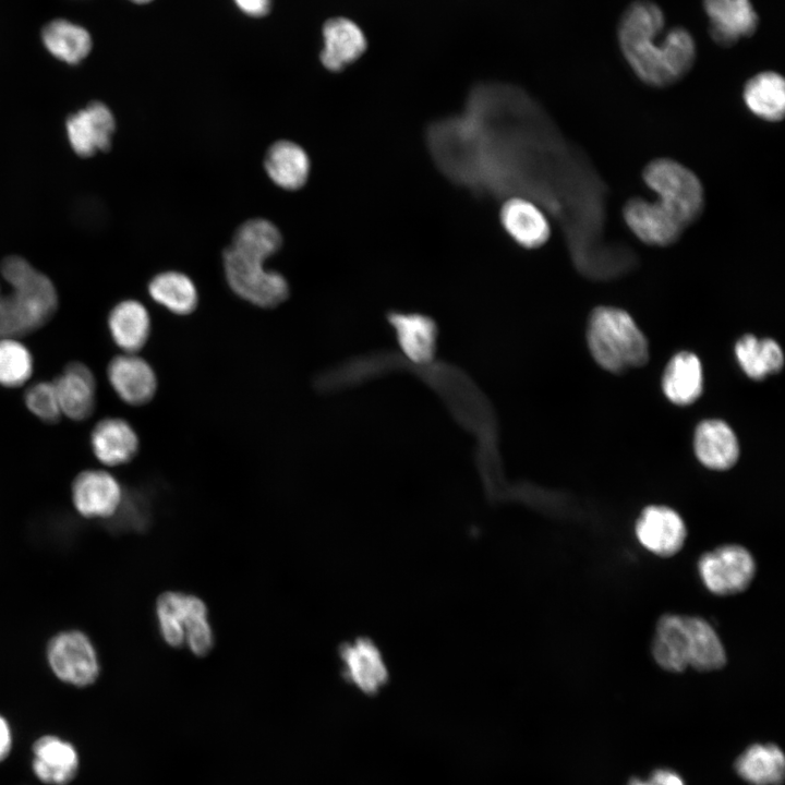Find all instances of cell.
<instances>
[{"label": "cell", "mask_w": 785, "mask_h": 785, "mask_svg": "<svg viewBox=\"0 0 785 785\" xmlns=\"http://www.w3.org/2000/svg\"><path fill=\"white\" fill-rule=\"evenodd\" d=\"M665 25L661 8L649 0L632 2L618 25L623 55L635 74L647 85L666 87L681 80L696 60V43L684 27L676 26L659 39Z\"/></svg>", "instance_id": "6da1fadb"}, {"label": "cell", "mask_w": 785, "mask_h": 785, "mask_svg": "<svg viewBox=\"0 0 785 785\" xmlns=\"http://www.w3.org/2000/svg\"><path fill=\"white\" fill-rule=\"evenodd\" d=\"M13 736L9 721L0 714V762L5 760L12 749Z\"/></svg>", "instance_id": "74e56055"}, {"label": "cell", "mask_w": 785, "mask_h": 785, "mask_svg": "<svg viewBox=\"0 0 785 785\" xmlns=\"http://www.w3.org/2000/svg\"><path fill=\"white\" fill-rule=\"evenodd\" d=\"M147 291L154 302L177 315H189L198 305V291L193 279L181 270L157 273Z\"/></svg>", "instance_id": "d4e9b609"}, {"label": "cell", "mask_w": 785, "mask_h": 785, "mask_svg": "<svg viewBox=\"0 0 785 785\" xmlns=\"http://www.w3.org/2000/svg\"><path fill=\"white\" fill-rule=\"evenodd\" d=\"M282 246L283 234L270 219L251 217L241 221L221 252L222 271L230 290L262 309L285 302L290 292L287 278L266 267V262Z\"/></svg>", "instance_id": "7a4b0ae2"}, {"label": "cell", "mask_w": 785, "mask_h": 785, "mask_svg": "<svg viewBox=\"0 0 785 785\" xmlns=\"http://www.w3.org/2000/svg\"><path fill=\"white\" fill-rule=\"evenodd\" d=\"M65 131L73 152L81 157H92L110 149L116 119L107 105L92 101L68 117Z\"/></svg>", "instance_id": "9c48e42d"}, {"label": "cell", "mask_w": 785, "mask_h": 785, "mask_svg": "<svg viewBox=\"0 0 785 785\" xmlns=\"http://www.w3.org/2000/svg\"><path fill=\"white\" fill-rule=\"evenodd\" d=\"M90 445L101 463L116 467L130 462L136 456L140 442L134 428L126 421L106 418L93 428Z\"/></svg>", "instance_id": "44dd1931"}, {"label": "cell", "mask_w": 785, "mask_h": 785, "mask_svg": "<svg viewBox=\"0 0 785 785\" xmlns=\"http://www.w3.org/2000/svg\"><path fill=\"white\" fill-rule=\"evenodd\" d=\"M736 773L751 785H782L785 757L774 744H753L735 761Z\"/></svg>", "instance_id": "484cf974"}, {"label": "cell", "mask_w": 785, "mask_h": 785, "mask_svg": "<svg viewBox=\"0 0 785 785\" xmlns=\"http://www.w3.org/2000/svg\"><path fill=\"white\" fill-rule=\"evenodd\" d=\"M324 48L322 64L331 72H340L355 62L366 50L367 41L362 29L351 20L335 17L323 27Z\"/></svg>", "instance_id": "ac0fdd59"}, {"label": "cell", "mask_w": 785, "mask_h": 785, "mask_svg": "<svg viewBox=\"0 0 785 785\" xmlns=\"http://www.w3.org/2000/svg\"><path fill=\"white\" fill-rule=\"evenodd\" d=\"M735 354L745 374L754 381L780 372L784 365L782 348L775 340L750 334L737 340Z\"/></svg>", "instance_id": "83f0119b"}, {"label": "cell", "mask_w": 785, "mask_h": 785, "mask_svg": "<svg viewBox=\"0 0 785 785\" xmlns=\"http://www.w3.org/2000/svg\"><path fill=\"white\" fill-rule=\"evenodd\" d=\"M123 497L118 480L104 470H84L72 482L73 506L86 519L113 517L120 510Z\"/></svg>", "instance_id": "ba28073f"}, {"label": "cell", "mask_w": 785, "mask_h": 785, "mask_svg": "<svg viewBox=\"0 0 785 785\" xmlns=\"http://www.w3.org/2000/svg\"><path fill=\"white\" fill-rule=\"evenodd\" d=\"M651 651L655 663L666 672L681 673L689 667V633L685 615L667 613L657 619Z\"/></svg>", "instance_id": "d6986e66"}, {"label": "cell", "mask_w": 785, "mask_h": 785, "mask_svg": "<svg viewBox=\"0 0 785 785\" xmlns=\"http://www.w3.org/2000/svg\"><path fill=\"white\" fill-rule=\"evenodd\" d=\"M742 99L748 110L766 122H778L785 116V81L774 71H762L744 85Z\"/></svg>", "instance_id": "cb8c5ba5"}, {"label": "cell", "mask_w": 785, "mask_h": 785, "mask_svg": "<svg viewBox=\"0 0 785 785\" xmlns=\"http://www.w3.org/2000/svg\"><path fill=\"white\" fill-rule=\"evenodd\" d=\"M499 220L508 235L526 249L542 246L551 234L545 214L523 196H510L505 200L499 210Z\"/></svg>", "instance_id": "2e32d148"}, {"label": "cell", "mask_w": 785, "mask_h": 785, "mask_svg": "<svg viewBox=\"0 0 785 785\" xmlns=\"http://www.w3.org/2000/svg\"><path fill=\"white\" fill-rule=\"evenodd\" d=\"M183 595L181 592H165L156 602L160 636L167 644L174 648L184 643Z\"/></svg>", "instance_id": "d6a6232c"}, {"label": "cell", "mask_w": 785, "mask_h": 785, "mask_svg": "<svg viewBox=\"0 0 785 785\" xmlns=\"http://www.w3.org/2000/svg\"><path fill=\"white\" fill-rule=\"evenodd\" d=\"M24 401L28 410L46 423H56L62 415L53 383L38 382L29 386Z\"/></svg>", "instance_id": "836d02e7"}, {"label": "cell", "mask_w": 785, "mask_h": 785, "mask_svg": "<svg viewBox=\"0 0 785 785\" xmlns=\"http://www.w3.org/2000/svg\"><path fill=\"white\" fill-rule=\"evenodd\" d=\"M698 572L711 593L735 595L750 587L756 576V561L745 546L723 544L700 556Z\"/></svg>", "instance_id": "52a82bcc"}, {"label": "cell", "mask_w": 785, "mask_h": 785, "mask_svg": "<svg viewBox=\"0 0 785 785\" xmlns=\"http://www.w3.org/2000/svg\"><path fill=\"white\" fill-rule=\"evenodd\" d=\"M33 374V358L15 338H0V385L19 387Z\"/></svg>", "instance_id": "1f68e13d"}, {"label": "cell", "mask_w": 785, "mask_h": 785, "mask_svg": "<svg viewBox=\"0 0 785 785\" xmlns=\"http://www.w3.org/2000/svg\"><path fill=\"white\" fill-rule=\"evenodd\" d=\"M107 376L117 395L131 406L149 402L157 390V377L153 367L136 353L112 358L107 366Z\"/></svg>", "instance_id": "5bb4252c"}, {"label": "cell", "mask_w": 785, "mask_h": 785, "mask_svg": "<svg viewBox=\"0 0 785 785\" xmlns=\"http://www.w3.org/2000/svg\"><path fill=\"white\" fill-rule=\"evenodd\" d=\"M237 5L247 15L261 17L270 9V0H234Z\"/></svg>", "instance_id": "8d00e7d4"}, {"label": "cell", "mask_w": 785, "mask_h": 785, "mask_svg": "<svg viewBox=\"0 0 785 785\" xmlns=\"http://www.w3.org/2000/svg\"><path fill=\"white\" fill-rule=\"evenodd\" d=\"M43 40L48 51L70 64L81 62L92 49L89 33L67 20H53L43 29Z\"/></svg>", "instance_id": "f546056e"}, {"label": "cell", "mask_w": 785, "mask_h": 785, "mask_svg": "<svg viewBox=\"0 0 785 785\" xmlns=\"http://www.w3.org/2000/svg\"><path fill=\"white\" fill-rule=\"evenodd\" d=\"M689 633V667L714 672L727 662L726 651L713 626L702 617L685 615Z\"/></svg>", "instance_id": "4316f807"}, {"label": "cell", "mask_w": 785, "mask_h": 785, "mask_svg": "<svg viewBox=\"0 0 785 785\" xmlns=\"http://www.w3.org/2000/svg\"><path fill=\"white\" fill-rule=\"evenodd\" d=\"M587 342L595 362L612 373L642 366L648 340L631 315L618 307L597 306L588 319Z\"/></svg>", "instance_id": "3957f363"}, {"label": "cell", "mask_w": 785, "mask_h": 785, "mask_svg": "<svg viewBox=\"0 0 785 785\" xmlns=\"http://www.w3.org/2000/svg\"><path fill=\"white\" fill-rule=\"evenodd\" d=\"M644 183L657 202L686 229L704 209V190L698 176L672 158H655L642 171Z\"/></svg>", "instance_id": "277c9868"}, {"label": "cell", "mask_w": 785, "mask_h": 785, "mask_svg": "<svg viewBox=\"0 0 785 785\" xmlns=\"http://www.w3.org/2000/svg\"><path fill=\"white\" fill-rule=\"evenodd\" d=\"M623 218L629 230L643 243L652 246L674 244L683 234L684 226L657 201L635 196L623 207Z\"/></svg>", "instance_id": "7c38bea8"}, {"label": "cell", "mask_w": 785, "mask_h": 785, "mask_svg": "<svg viewBox=\"0 0 785 785\" xmlns=\"http://www.w3.org/2000/svg\"><path fill=\"white\" fill-rule=\"evenodd\" d=\"M662 388L667 399L675 404L688 406L695 402L703 388L699 358L689 351L673 355L664 370Z\"/></svg>", "instance_id": "603a6c76"}, {"label": "cell", "mask_w": 785, "mask_h": 785, "mask_svg": "<svg viewBox=\"0 0 785 785\" xmlns=\"http://www.w3.org/2000/svg\"><path fill=\"white\" fill-rule=\"evenodd\" d=\"M52 383L62 414L74 421L92 415L96 406V379L88 366L71 362Z\"/></svg>", "instance_id": "e0dca14e"}, {"label": "cell", "mask_w": 785, "mask_h": 785, "mask_svg": "<svg viewBox=\"0 0 785 785\" xmlns=\"http://www.w3.org/2000/svg\"><path fill=\"white\" fill-rule=\"evenodd\" d=\"M29 330L12 293L0 286V338H15Z\"/></svg>", "instance_id": "e575fe53"}, {"label": "cell", "mask_w": 785, "mask_h": 785, "mask_svg": "<svg viewBox=\"0 0 785 785\" xmlns=\"http://www.w3.org/2000/svg\"><path fill=\"white\" fill-rule=\"evenodd\" d=\"M695 454L712 470H727L738 460L739 445L734 431L724 421H702L695 431Z\"/></svg>", "instance_id": "ffe728a7"}, {"label": "cell", "mask_w": 785, "mask_h": 785, "mask_svg": "<svg viewBox=\"0 0 785 785\" xmlns=\"http://www.w3.org/2000/svg\"><path fill=\"white\" fill-rule=\"evenodd\" d=\"M108 327L113 341L120 349L125 353H136L149 338L150 316L140 301L123 300L111 309Z\"/></svg>", "instance_id": "7402d4cb"}, {"label": "cell", "mask_w": 785, "mask_h": 785, "mask_svg": "<svg viewBox=\"0 0 785 785\" xmlns=\"http://www.w3.org/2000/svg\"><path fill=\"white\" fill-rule=\"evenodd\" d=\"M0 273L10 286L29 333L48 323L58 307L52 281L17 255L3 258Z\"/></svg>", "instance_id": "5b68a950"}, {"label": "cell", "mask_w": 785, "mask_h": 785, "mask_svg": "<svg viewBox=\"0 0 785 785\" xmlns=\"http://www.w3.org/2000/svg\"><path fill=\"white\" fill-rule=\"evenodd\" d=\"M184 644L197 655H206L214 645V635L205 603L195 595L185 594L183 606Z\"/></svg>", "instance_id": "4dcf8cb0"}, {"label": "cell", "mask_w": 785, "mask_h": 785, "mask_svg": "<svg viewBox=\"0 0 785 785\" xmlns=\"http://www.w3.org/2000/svg\"><path fill=\"white\" fill-rule=\"evenodd\" d=\"M628 785H686L683 777L668 769L653 771L647 780L633 777Z\"/></svg>", "instance_id": "d590c367"}, {"label": "cell", "mask_w": 785, "mask_h": 785, "mask_svg": "<svg viewBox=\"0 0 785 785\" xmlns=\"http://www.w3.org/2000/svg\"><path fill=\"white\" fill-rule=\"evenodd\" d=\"M32 771L47 785H68L80 769V756L68 740L56 735H43L32 747Z\"/></svg>", "instance_id": "4fadbf2b"}, {"label": "cell", "mask_w": 785, "mask_h": 785, "mask_svg": "<svg viewBox=\"0 0 785 785\" xmlns=\"http://www.w3.org/2000/svg\"><path fill=\"white\" fill-rule=\"evenodd\" d=\"M131 1H133V2H135V3L143 4V3H148V2H150V1H153V0H131Z\"/></svg>", "instance_id": "f35d334b"}, {"label": "cell", "mask_w": 785, "mask_h": 785, "mask_svg": "<svg viewBox=\"0 0 785 785\" xmlns=\"http://www.w3.org/2000/svg\"><path fill=\"white\" fill-rule=\"evenodd\" d=\"M46 660L52 674L73 687L93 685L100 673V662L89 637L78 629L53 635L46 647Z\"/></svg>", "instance_id": "8992f818"}, {"label": "cell", "mask_w": 785, "mask_h": 785, "mask_svg": "<svg viewBox=\"0 0 785 785\" xmlns=\"http://www.w3.org/2000/svg\"><path fill=\"white\" fill-rule=\"evenodd\" d=\"M712 39L724 47L751 36L759 17L750 0H703Z\"/></svg>", "instance_id": "9a60e30c"}, {"label": "cell", "mask_w": 785, "mask_h": 785, "mask_svg": "<svg viewBox=\"0 0 785 785\" xmlns=\"http://www.w3.org/2000/svg\"><path fill=\"white\" fill-rule=\"evenodd\" d=\"M340 657L346 678L362 691H375L383 684V663L374 645L366 640L342 645Z\"/></svg>", "instance_id": "f1b7e54d"}, {"label": "cell", "mask_w": 785, "mask_h": 785, "mask_svg": "<svg viewBox=\"0 0 785 785\" xmlns=\"http://www.w3.org/2000/svg\"><path fill=\"white\" fill-rule=\"evenodd\" d=\"M638 542L659 557H672L680 552L687 528L680 515L664 505H650L642 509L636 524Z\"/></svg>", "instance_id": "30bf717a"}, {"label": "cell", "mask_w": 785, "mask_h": 785, "mask_svg": "<svg viewBox=\"0 0 785 785\" xmlns=\"http://www.w3.org/2000/svg\"><path fill=\"white\" fill-rule=\"evenodd\" d=\"M263 172L283 192H297L309 182L312 160L305 147L294 140L277 138L264 150Z\"/></svg>", "instance_id": "8fae6325"}]
</instances>
